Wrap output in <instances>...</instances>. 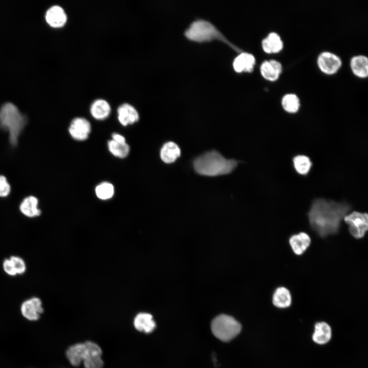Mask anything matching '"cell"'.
I'll return each instance as SVG.
<instances>
[{"mask_svg": "<svg viewBox=\"0 0 368 368\" xmlns=\"http://www.w3.org/2000/svg\"><path fill=\"white\" fill-rule=\"evenodd\" d=\"M351 209V206L346 202L316 198L308 213L310 226L322 238L337 234L341 221Z\"/></svg>", "mask_w": 368, "mask_h": 368, "instance_id": "1", "label": "cell"}, {"mask_svg": "<svg viewBox=\"0 0 368 368\" xmlns=\"http://www.w3.org/2000/svg\"><path fill=\"white\" fill-rule=\"evenodd\" d=\"M237 165L236 160L226 159L219 152L214 150L199 155L193 162L195 171L201 175L207 176L229 174Z\"/></svg>", "mask_w": 368, "mask_h": 368, "instance_id": "2", "label": "cell"}, {"mask_svg": "<svg viewBox=\"0 0 368 368\" xmlns=\"http://www.w3.org/2000/svg\"><path fill=\"white\" fill-rule=\"evenodd\" d=\"M101 350L96 343L87 341L70 347L66 351V356L71 363L75 366L83 361L85 368H101Z\"/></svg>", "mask_w": 368, "mask_h": 368, "instance_id": "3", "label": "cell"}, {"mask_svg": "<svg viewBox=\"0 0 368 368\" xmlns=\"http://www.w3.org/2000/svg\"><path fill=\"white\" fill-rule=\"evenodd\" d=\"M26 123L25 116L13 103L6 102L0 108V126L8 132L9 141L12 145L17 143Z\"/></svg>", "mask_w": 368, "mask_h": 368, "instance_id": "4", "label": "cell"}, {"mask_svg": "<svg viewBox=\"0 0 368 368\" xmlns=\"http://www.w3.org/2000/svg\"><path fill=\"white\" fill-rule=\"evenodd\" d=\"M185 35L189 39L199 42L218 39L227 44L236 51H241L227 40L213 24L206 20H198L193 22L185 31Z\"/></svg>", "mask_w": 368, "mask_h": 368, "instance_id": "5", "label": "cell"}, {"mask_svg": "<svg viewBox=\"0 0 368 368\" xmlns=\"http://www.w3.org/2000/svg\"><path fill=\"white\" fill-rule=\"evenodd\" d=\"M211 330L217 338L223 341H228L239 334L241 326L232 316L221 314L213 320Z\"/></svg>", "mask_w": 368, "mask_h": 368, "instance_id": "6", "label": "cell"}, {"mask_svg": "<svg viewBox=\"0 0 368 368\" xmlns=\"http://www.w3.org/2000/svg\"><path fill=\"white\" fill-rule=\"evenodd\" d=\"M343 220L349 226L350 234L356 239L363 238L368 229V215L366 213L353 211L347 214Z\"/></svg>", "mask_w": 368, "mask_h": 368, "instance_id": "7", "label": "cell"}, {"mask_svg": "<svg viewBox=\"0 0 368 368\" xmlns=\"http://www.w3.org/2000/svg\"><path fill=\"white\" fill-rule=\"evenodd\" d=\"M317 63L323 73L327 75H333L339 70L342 62L340 57L336 54L326 51L318 55Z\"/></svg>", "mask_w": 368, "mask_h": 368, "instance_id": "8", "label": "cell"}, {"mask_svg": "<svg viewBox=\"0 0 368 368\" xmlns=\"http://www.w3.org/2000/svg\"><path fill=\"white\" fill-rule=\"evenodd\" d=\"M44 19L50 27L53 28H60L66 24L67 16L61 6L58 5H54L46 10Z\"/></svg>", "mask_w": 368, "mask_h": 368, "instance_id": "9", "label": "cell"}, {"mask_svg": "<svg viewBox=\"0 0 368 368\" xmlns=\"http://www.w3.org/2000/svg\"><path fill=\"white\" fill-rule=\"evenodd\" d=\"M91 131L89 122L83 118H76L71 122L68 131L71 136L78 141L86 140Z\"/></svg>", "mask_w": 368, "mask_h": 368, "instance_id": "10", "label": "cell"}, {"mask_svg": "<svg viewBox=\"0 0 368 368\" xmlns=\"http://www.w3.org/2000/svg\"><path fill=\"white\" fill-rule=\"evenodd\" d=\"M20 310L22 315L31 321L38 320L40 318V315L43 312L41 300L36 297L24 302L21 305Z\"/></svg>", "mask_w": 368, "mask_h": 368, "instance_id": "11", "label": "cell"}, {"mask_svg": "<svg viewBox=\"0 0 368 368\" xmlns=\"http://www.w3.org/2000/svg\"><path fill=\"white\" fill-rule=\"evenodd\" d=\"M282 69L281 63L274 59L264 61L260 66L261 74L263 78L272 82L278 79Z\"/></svg>", "mask_w": 368, "mask_h": 368, "instance_id": "12", "label": "cell"}, {"mask_svg": "<svg viewBox=\"0 0 368 368\" xmlns=\"http://www.w3.org/2000/svg\"><path fill=\"white\" fill-rule=\"evenodd\" d=\"M118 119L123 126L131 125L137 122L139 114L136 109L128 103H123L117 109Z\"/></svg>", "mask_w": 368, "mask_h": 368, "instance_id": "13", "label": "cell"}, {"mask_svg": "<svg viewBox=\"0 0 368 368\" xmlns=\"http://www.w3.org/2000/svg\"><path fill=\"white\" fill-rule=\"evenodd\" d=\"M309 235L305 232H301L290 236L289 243L293 252L298 256L303 255L311 243Z\"/></svg>", "mask_w": 368, "mask_h": 368, "instance_id": "14", "label": "cell"}, {"mask_svg": "<svg viewBox=\"0 0 368 368\" xmlns=\"http://www.w3.org/2000/svg\"><path fill=\"white\" fill-rule=\"evenodd\" d=\"M332 331L330 326L326 322L319 321L315 324L312 336L313 341L318 344H325L332 338Z\"/></svg>", "mask_w": 368, "mask_h": 368, "instance_id": "15", "label": "cell"}, {"mask_svg": "<svg viewBox=\"0 0 368 368\" xmlns=\"http://www.w3.org/2000/svg\"><path fill=\"white\" fill-rule=\"evenodd\" d=\"M256 60L253 55L248 53H241L233 62L234 70L238 73L251 72L254 70Z\"/></svg>", "mask_w": 368, "mask_h": 368, "instance_id": "16", "label": "cell"}, {"mask_svg": "<svg viewBox=\"0 0 368 368\" xmlns=\"http://www.w3.org/2000/svg\"><path fill=\"white\" fill-rule=\"evenodd\" d=\"M180 149L177 144L170 141L165 143L160 150V157L166 164L174 163L180 155Z\"/></svg>", "mask_w": 368, "mask_h": 368, "instance_id": "17", "label": "cell"}, {"mask_svg": "<svg viewBox=\"0 0 368 368\" xmlns=\"http://www.w3.org/2000/svg\"><path fill=\"white\" fill-rule=\"evenodd\" d=\"M262 47L263 51L266 53H278L282 50L283 42L278 33L271 32L263 39Z\"/></svg>", "mask_w": 368, "mask_h": 368, "instance_id": "18", "label": "cell"}, {"mask_svg": "<svg viewBox=\"0 0 368 368\" xmlns=\"http://www.w3.org/2000/svg\"><path fill=\"white\" fill-rule=\"evenodd\" d=\"M272 302L273 305L278 308L285 309L290 307L292 303L290 291L283 286L278 287L273 293Z\"/></svg>", "mask_w": 368, "mask_h": 368, "instance_id": "19", "label": "cell"}, {"mask_svg": "<svg viewBox=\"0 0 368 368\" xmlns=\"http://www.w3.org/2000/svg\"><path fill=\"white\" fill-rule=\"evenodd\" d=\"M353 73L357 77L365 78L368 76V59L362 55L355 56L350 61Z\"/></svg>", "mask_w": 368, "mask_h": 368, "instance_id": "20", "label": "cell"}, {"mask_svg": "<svg viewBox=\"0 0 368 368\" xmlns=\"http://www.w3.org/2000/svg\"><path fill=\"white\" fill-rule=\"evenodd\" d=\"M134 326L138 331L149 333L154 330L156 324L151 314L143 312L135 317Z\"/></svg>", "mask_w": 368, "mask_h": 368, "instance_id": "21", "label": "cell"}, {"mask_svg": "<svg viewBox=\"0 0 368 368\" xmlns=\"http://www.w3.org/2000/svg\"><path fill=\"white\" fill-rule=\"evenodd\" d=\"M91 116L96 119L102 120L107 118L111 111V107L107 101L102 99L94 101L90 106Z\"/></svg>", "mask_w": 368, "mask_h": 368, "instance_id": "22", "label": "cell"}, {"mask_svg": "<svg viewBox=\"0 0 368 368\" xmlns=\"http://www.w3.org/2000/svg\"><path fill=\"white\" fill-rule=\"evenodd\" d=\"M38 200L33 196L26 197L19 205L21 213L28 217H35L41 214V211L38 208Z\"/></svg>", "mask_w": 368, "mask_h": 368, "instance_id": "23", "label": "cell"}, {"mask_svg": "<svg viewBox=\"0 0 368 368\" xmlns=\"http://www.w3.org/2000/svg\"><path fill=\"white\" fill-rule=\"evenodd\" d=\"M281 104L283 109L291 113L296 112L300 106V99L294 94L285 95L282 99Z\"/></svg>", "mask_w": 368, "mask_h": 368, "instance_id": "24", "label": "cell"}, {"mask_svg": "<svg viewBox=\"0 0 368 368\" xmlns=\"http://www.w3.org/2000/svg\"><path fill=\"white\" fill-rule=\"evenodd\" d=\"M293 163L296 171L301 175L307 174L312 166L310 158L304 155L295 156L293 159Z\"/></svg>", "mask_w": 368, "mask_h": 368, "instance_id": "25", "label": "cell"}, {"mask_svg": "<svg viewBox=\"0 0 368 368\" xmlns=\"http://www.w3.org/2000/svg\"><path fill=\"white\" fill-rule=\"evenodd\" d=\"M108 148L112 155L121 158L126 157L130 151L129 146L126 142L119 143L112 140L108 142Z\"/></svg>", "mask_w": 368, "mask_h": 368, "instance_id": "26", "label": "cell"}, {"mask_svg": "<svg viewBox=\"0 0 368 368\" xmlns=\"http://www.w3.org/2000/svg\"><path fill=\"white\" fill-rule=\"evenodd\" d=\"M95 192L98 198L101 200H107L113 196L114 189L111 183L103 182L96 187Z\"/></svg>", "mask_w": 368, "mask_h": 368, "instance_id": "27", "label": "cell"}, {"mask_svg": "<svg viewBox=\"0 0 368 368\" xmlns=\"http://www.w3.org/2000/svg\"><path fill=\"white\" fill-rule=\"evenodd\" d=\"M12 263L16 274H22L26 269L25 261L20 257L12 256L9 259Z\"/></svg>", "mask_w": 368, "mask_h": 368, "instance_id": "28", "label": "cell"}, {"mask_svg": "<svg viewBox=\"0 0 368 368\" xmlns=\"http://www.w3.org/2000/svg\"><path fill=\"white\" fill-rule=\"evenodd\" d=\"M11 191V187L7 178L3 175H0V197L7 196Z\"/></svg>", "mask_w": 368, "mask_h": 368, "instance_id": "29", "label": "cell"}, {"mask_svg": "<svg viewBox=\"0 0 368 368\" xmlns=\"http://www.w3.org/2000/svg\"><path fill=\"white\" fill-rule=\"evenodd\" d=\"M3 266L4 271L8 275L14 276L17 274L10 259L5 260Z\"/></svg>", "mask_w": 368, "mask_h": 368, "instance_id": "30", "label": "cell"}, {"mask_svg": "<svg viewBox=\"0 0 368 368\" xmlns=\"http://www.w3.org/2000/svg\"><path fill=\"white\" fill-rule=\"evenodd\" d=\"M112 140L119 143H126V140L125 137L118 133H113L112 134Z\"/></svg>", "mask_w": 368, "mask_h": 368, "instance_id": "31", "label": "cell"}]
</instances>
